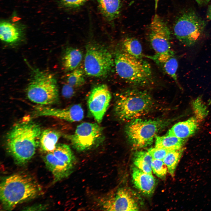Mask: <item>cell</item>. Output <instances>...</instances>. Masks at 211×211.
<instances>
[{"instance_id": "1", "label": "cell", "mask_w": 211, "mask_h": 211, "mask_svg": "<svg viewBox=\"0 0 211 211\" xmlns=\"http://www.w3.org/2000/svg\"><path fill=\"white\" fill-rule=\"evenodd\" d=\"M41 132L38 125L27 120L17 123L8 132L6 149L17 164L23 165L33 156Z\"/></svg>"}, {"instance_id": "2", "label": "cell", "mask_w": 211, "mask_h": 211, "mask_svg": "<svg viewBox=\"0 0 211 211\" xmlns=\"http://www.w3.org/2000/svg\"><path fill=\"white\" fill-rule=\"evenodd\" d=\"M154 104L152 97L146 91L129 89L118 94L114 111L120 120L129 122L150 112Z\"/></svg>"}, {"instance_id": "3", "label": "cell", "mask_w": 211, "mask_h": 211, "mask_svg": "<svg viewBox=\"0 0 211 211\" xmlns=\"http://www.w3.org/2000/svg\"><path fill=\"white\" fill-rule=\"evenodd\" d=\"M39 190L30 177L23 174H15L5 178L1 183V200L5 209L11 210L19 204L34 198Z\"/></svg>"}, {"instance_id": "4", "label": "cell", "mask_w": 211, "mask_h": 211, "mask_svg": "<svg viewBox=\"0 0 211 211\" xmlns=\"http://www.w3.org/2000/svg\"><path fill=\"white\" fill-rule=\"evenodd\" d=\"M114 61L117 73L129 84L144 86L152 82L150 64L142 58L133 57L122 49L116 52Z\"/></svg>"}, {"instance_id": "5", "label": "cell", "mask_w": 211, "mask_h": 211, "mask_svg": "<svg viewBox=\"0 0 211 211\" xmlns=\"http://www.w3.org/2000/svg\"><path fill=\"white\" fill-rule=\"evenodd\" d=\"M33 70L26 89L28 99L40 105H50L56 103L59 99V91L54 76L38 69Z\"/></svg>"}, {"instance_id": "6", "label": "cell", "mask_w": 211, "mask_h": 211, "mask_svg": "<svg viewBox=\"0 0 211 211\" xmlns=\"http://www.w3.org/2000/svg\"><path fill=\"white\" fill-rule=\"evenodd\" d=\"M166 120L144 119L140 118L129 122L125 132L130 143L134 147L142 148L150 145L157 134L169 123Z\"/></svg>"}, {"instance_id": "7", "label": "cell", "mask_w": 211, "mask_h": 211, "mask_svg": "<svg viewBox=\"0 0 211 211\" xmlns=\"http://www.w3.org/2000/svg\"><path fill=\"white\" fill-rule=\"evenodd\" d=\"M205 21L191 9L182 11L173 26L176 38L186 46L194 45L202 37L206 26Z\"/></svg>"}, {"instance_id": "8", "label": "cell", "mask_w": 211, "mask_h": 211, "mask_svg": "<svg viewBox=\"0 0 211 211\" xmlns=\"http://www.w3.org/2000/svg\"><path fill=\"white\" fill-rule=\"evenodd\" d=\"M43 160L56 181L69 176L74 171L76 163L69 146L63 144H57L53 152L47 153Z\"/></svg>"}, {"instance_id": "9", "label": "cell", "mask_w": 211, "mask_h": 211, "mask_svg": "<svg viewBox=\"0 0 211 211\" xmlns=\"http://www.w3.org/2000/svg\"><path fill=\"white\" fill-rule=\"evenodd\" d=\"M114 65V59L110 52L105 47L92 42L86 46L84 60V69L89 76H105Z\"/></svg>"}, {"instance_id": "10", "label": "cell", "mask_w": 211, "mask_h": 211, "mask_svg": "<svg viewBox=\"0 0 211 211\" xmlns=\"http://www.w3.org/2000/svg\"><path fill=\"white\" fill-rule=\"evenodd\" d=\"M103 128L97 123H82L78 125L72 134L64 135L73 147L78 152L96 148L104 141Z\"/></svg>"}, {"instance_id": "11", "label": "cell", "mask_w": 211, "mask_h": 211, "mask_svg": "<svg viewBox=\"0 0 211 211\" xmlns=\"http://www.w3.org/2000/svg\"><path fill=\"white\" fill-rule=\"evenodd\" d=\"M136 194L130 188H118L113 195L102 200V208L108 211H137L140 202Z\"/></svg>"}, {"instance_id": "12", "label": "cell", "mask_w": 211, "mask_h": 211, "mask_svg": "<svg viewBox=\"0 0 211 211\" xmlns=\"http://www.w3.org/2000/svg\"><path fill=\"white\" fill-rule=\"evenodd\" d=\"M149 30L150 43L156 54L165 53L172 50L170 30L166 22L157 14L153 17Z\"/></svg>"}, {"instance_id": "13", "label": "cell", "mask_w": 211, "mask_h": 211, "mask_svg": "<svg viewBox=\"0 0 211 211\" xmlns=\"http://www.w3.org/2000/svg\"><path fill=\"white\" fill-rule=\"evenodd\" d=\"M111 94L107 86L101 84L94 87L87 100L89 112L98 123H100L109 106Z\"/></svg>"}, {"instance_id": "14", "label": "cell", "mask_w": 211, "mask_h": 211, "mask_svg": "<svg viewBox=\"0 0 211 211\" xmlns=\"http://www.w3.org/2000/svg\"><path fill=\"white\" fill-rule=\"evenodd\" d=\"M35 115L56 117L70 122L80 121L84 117V112L81 106L76 104L64 108H57L45 106L36 107Z\"/></svg>"}, {"instance_id": "15", "label": "cell", "mask_w": 211, "mask_h": 211, "mask_svg": "<svg viewBox=\"0 0 211 211\" xmlns=\"http://www.w3.org/2000/svg\"><path fill=\"white\" fill-rule=\"evenodd\" d=\"M132 177L135 186L142 193L147 195L153 193L156 182L152 174L145 173L134 166L132 169Z\"/></svg>"}, {"instance_id": "16", "label": "cell", "mask_w": 211, "mask_h": 211, "mask_svg": "<svg viewBox=\"0 0 211 211\" xmlns=\"http://www.w3.org/2000/svg\"><path fill=\"white\" fill-rule=\"evenodd\" d=\"M174 55V52L172 50L165 53L156 54L152 56L147 57L152 59L160 66L164 72L170 76L179 86L176 75L178 63Z\"/></svg>"}, {"instance_id": "17", "label": "cell", "mask_w": 211, "mask_h": 211, "mask_svg": "<svg viewBox=\"0 0 211 211\" xmlns=\"http://www.w3.org/2000/svg\"><path fill=\"white\" fill-rule=\"evenodd\" d=\"M198 125L196 118L192 117L186 121L178 122L174 125L167 134L185 139L195 132Z\"/></svg>"}, {"instance_id": "18", "label": "cell", "mask_w": 211, "mask_h": 211, "mask_svg": "<svg viewBox=\"0 0 211 211\" xmlns=\"http://www.w3.org/2000/svg\"><path fill=\"white\" fill-rule=\"evenodd\" d=\"M99 10L107 21L111 22L119 16L121 9L120 0H96Z\"/></svg>"}, {"instance_id": "19", "label": "cell", "mask_w": 211, "mask_h": 211, "mask_svg": "<svg viewBox=\"0 0 211 211\" xmlns=\"http://www.w3.org/2000/svg\"><path fill=\"white\" fill-rule=\"evenodd\" d=\"M21 33L19 28L8 21H1L0 25V38L3 42L12 44L20 40Z\"/></svg>"}, {"instance_id": "20", "label": "cell", "mask_w": 211, "mask_h": 211, "mask_svg": "<svg viewBox=\"0 0 211 211\" xmlns=\"http://www.w3.org/2000/svg\"><path fill=\"white\" fill-rule=\"evenodd\" d=\"M82 57V52L79 49L72 47L67 48L62 58L63 68L68 71L75 69L80 64Z\"/></svg>"}, {"instance_id": "21", "label": "cell", "mask_w": 211, "mask_h": 211, "mask_svg": "<svg viewBox=\"0 0 211 211\" xmlns=\"http://www.w3.org/2000/svg\"><path fill=\"white\" fill-rule=\"evenodd\" d=\"M61 136L60 133L52 129H46L41 132L39 144L41 149L45 152H53Z\"/></svg>"}, {"instance_id": "22", "label": "cell", "mask_w": 211, "mask_h": 211, "mask_svg": "<svg viewBox=\"0 0 211 211\" xmlns=\"http://www.w3.org/2000/svg\"><path fill=\"white\" fill-rule=\"evenodd\" d=\"M185 140L167 134L156 137L155 147L171 150L181 149L185 143Z\"/></svg>"}, {"instance_id": "23", "label": "cell", "mask_w": 211, "mask_h": 211, "mask_svg": "<svg viewBox=\"0 0 211 211\" xmlns=\"http://www.w3.org/2000/svg\"><path fill=\"white\" fill-rule=\"evenodd\" d=\"M153 159L148 151H137L134 154L133 163L135 166L143 171L152 174V163Z\"/></svg>"}, {"instance_id": "24", "label": "cell", "mask_w": 211, "mask_h": 211, "mask_svg": "<svg viewBox=\"0 0 211 211\" xmlns=\"http://www.w3.org/2000/svg\"><path fill=\"white\" fill-rule=\"evenodd\" d=\"M184 149L183 148L174 150L170 152L163 160L166 165L168 172L173 177L179 161L182 155Z\"/></svg>"}, {"instance_id": "25", "label": "cell", "mask_w": 211, "mask_h": 211, "mask_svg": "<svg viewBox=\"0 0 211 211\" xmlns=\"http://www.w3.org/2000/svg\"><path fill=\"white\" fill-rule=\"evenodd\" d=\"M123 50L128 54L139 58H142V45L136 39L131 37L126 38L122 42Z\"/></svg>"}, {"instance_id": "26", "label": "cell", "mask_w": 211, "mask_h": 211, "mask_svg": "<svg viewBox=\"0 0 211 211\" xmlns=\"http://www.w3.org/2000/svg\"><path fill=\"white\" fill-rule=\"evenodd\" d=\"M66 78L67 83L73 87L80 86L85 82L84 71L79 68H77L67 74Z\"/></svg>"}, {"instance_id": "27", "label": "cell", "mask_w": 211, "mask_h": 211, "mask_svg": "<svg viewBox=\"0 0 211 211\" xmlns=\"http://www.w3.org/2000/svg\"><path fill=\"white\" fill-rule=\"evenodd\" d=\"M152 168L154 173L161 178H164L168 172L167 167L163 160L153 159Z\"/></svg>"}, {"instance_id": "28", "label": "cell", "mask_w": 211, "mask_h": 211, "mask_svg": "<svg viewBox=\"0 0 211 211\" xmlns=\"http://www.w3.org/2000/svg\"><path fill=\"white\" fill-rule=\"evenodd\" d=\"M88 0H58L63 7L69 9H76L83 5Z\"/></svg>"}, {"instance_id": "29", "label": "cell", "mask_w": 211, "mask_h": 211, "mask_svg": "<svg viewBox=\"0 0 211 211\" xmlns=\"http://www.w3.org/2000/svg\"><path fill=\"white\" fill-rule=\"evenodd\" d=\"M172 150L154 147L149 149L147 151L153 159L163 160L168 153Z\"/></svg>"}, {"instance_id": "30", "label": "cell", "mask_w": 211, "mask_h": 211, "mask_svg": "<svg viewBox=\"0 0 211 211\" xmlns=\"http://www.w3.org/2000/svg\"><path fill=\"white\" fill-rule=\"evenodd\" d=\"M74 87L67 83L64 84L62 87V96L66 98L72 97L74 93Z\"/></svg>"}, {"instance_id": "31", "label": "cell", "mask_w": 211, "mask_h": 211, "mask_svg": "<svg viewBox=\"0 0 211 211\" xmlns=\"http://www.w3.org/2000/svg\"><path fill=\"white\" fill-rule=\"evenodd\" d=\"M210 0H195L198 4L200 6L207 4Z\"/></svg>"}, {"instance_id": "32", "label": "cell", "mask_w": 211, "mask_h": 211, "mask_svg": "<svg viewBox=\"0 0 211 211\" xmlns=\"http://www.w3.org/2000/svg\"><path fill=\"white\" fill-rule=\"evenodd\" d=\"M207 18L211 21V4L208 6L206 13Z\"/></svg>"}, {"instance_id": "33", "label": "cell", "mask_w": 211, "mask_h": 211, "mask_svg": "<svg viewBox=\"0 0 211 211\" xmlns=\"http://www.w3.org/2000/svg\"><path fill=\"white\" fill-rule=\"evenodd\" d=\"M154 0L155 1L156 3V4H157V3L158 1H159V0Z\"/></svg>"}]
</instances>
